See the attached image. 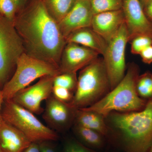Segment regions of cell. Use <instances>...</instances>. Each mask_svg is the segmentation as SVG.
<instances>
[{
  "instance_id": "obj_1",
  "label": "cell",
  "mask_w": 152,
  "mask_h": 152,
  "mask_svg": "<svg viewBox=\"0 0 152 152\" xmlns=\"http://www.w3.org/2000/svg\"><path fill=\"white\" fill-rule=\"evenodd\" d=\"M13 23L26 54L59 69L66 42L43 0L34 3L24 12L16 15Z\"/></svg>"
},
{
  "instance_id": "obj_2",
  "label": "cell",
  "mask_w": 152,
  "mask_h": 152,
  "mask_svg": "<svg viewBox=\"0 0 152 152\" xmlns=\"http://www.w3.org/2000/svg\"><path fill=\"white\" fill-rule=\"evenodd\" d=\"M111 114L113 143L123 152H148L152 147V98L137 111Z\"/></svg>"
},
{
  "instance_id": "obj_3",
  "label": "cell",
  "mask_w": 152,
  "mask_h": 152,
  "mask_svg": "<svg viewBox=\"0 0 152 152\" xmlns=\"http://www.w3.org/2000/svg\"><path fill=\"white\" fill-rule=\"evenodd\" d=\"M140 68L132 63L128 67L124 77L116 86L96 102L82 108L107 116L112 112H132L142 110L146 100L140 97L136 89V83L140 75Z\"/></svg>"
},
{
  "instance_id": "obj_4",
  "label": "cell",
  "mask_w": 152,
  "mask_h": 152,
  "mask_svg": "<svg viewBox=\"0 0 152 152\" xmlns=\"http://www.w3.org/2000/svg\"><path fill=\"white\" fill-rule=\"evenodd\" d=\"M110 91V85L103 58H98L82 69L75 95L69 103L75 110L92 105Z\"/></svg>"
},
{
  "instance_id": "obj_5",
  "label": "cell",
  "mask_w": 152,
  "mask_h": 152,
  "mask_svg": "<svg viewBox=\"0 0 152 152\" xmlns=\"http://www.w3.org/2000/svg\"><path fill=\"white\" fill-rule=\"evenodd\" d=\"M1 115L3 119L21 132L31 142L57 140L56 132L45 126L34 114L12 100H5Z\"/></svg>"
},
{
  "instance_id": "obj_6",
  "label": "cell",
  "mask_w": 152,
  "mask_h": 152,
  "mask_svg": "<svg viewBox=\"0 0 152 152\" xmlns=\"http://www.w3.org/2000/svg\"><path fill=\"white\" fill-rule=\"evenodd\" d=\"M61 74L58 68L23 53L18 59L13 75L1 89L4 100L12 99L19 91L37 79Z\"/></svg>"
},
{
  "instance_id": "obj_7",
  "label": "cell",
  "mask_w": 152,
  "mask_h": 152,
  "mask_svg": "<svg viewBox=\"0 0 152 152\" xmlns=\"http://www.w3.org/2000/svg\"><path fill=\"white\" fill-rule=\"evenodd\" d=\"M24 53L21 39L13 22L0 14V88L2 89L13 75L18 59Z\"/></svg>"
},
{
  "instance_id": "obj_8",
  "label": "cell",
  "mask_w": 152,
  "mask_h": 152,
  "mask_svg": "<svg viewBox=\"0 0 152 152\" xmlns=\"http://www.w3.org/2000/svg\"><path fill=\"white\" fill-rule=\"evenodd\" d=\"M128 42V31L124 22L115 35L108 43L103 56L111 90L119 83L126 74L125 53Z\"/></svg>"
},
{
  "instance_id": "obj_9",
  "label": "cell",
  "mask_w": 152,
  "mask_h": 152,
  "mask_svg": "<svg viewBox=\"0 0 152 152\" xmlns=\"http://www.w3.org/2000/svg\"><path fill=\"white\" fill-rule=\"evenodd\" d=\"M55 77H42L34 85L19 91L11 100L33 113H42L44 110L41 106L42 102L52 95Z\"/></svg>"
},
{
  "instance_id": "obj_10",
  "label": "cell",
  "mask_w": 152,
  "mask_h": 152,
  "mask_svg": "<svg viewBox=\"0 0 152 152\" xmlns=\"http://www.w3.org/2000/svg\"><path fill=\"white\" fill-rule=\"evenodd\" d=\"M122 9L124 15L129 42L140 36L152 39V23L146 16L140 0H123Z\"/></svg>"
},
{
  "instance_id": "obj_11",
  "label": "cell",
  "mask_w": 152,
  "mask_h": 152,
  "mask_svg": "<svg viewBox=\"0 0 152 152\" xmlns=\"http://www.w3.org/2000/svg\"><path fill=\"white\" fill-rule=\"evenodd\" d=\"M99 54L92 49L74 43H68L63 50L59 64L61 74L77 72L99 58Z\"/></svg>"
},
{
  "instance_id": "obj_12",
  "label": "cell",
  "mask_w": 152,
  "mask_h": 152,
  "mask_svg": "<svg viewBox=\"0 0 152 152\" xmlns=\"http://www.w3.org/2000/svg\"><path fill=\"white\" fill-rule=\"evenodd\" d=\"M94 14L90 0H76L71 10L58 23L66 38L75 31L91 27Z\"/></svg>"
},
{
  "instance_id": "obj_13",
  "label": "cell",
  "mask_w": 152,
  "mask_h": 152,
  "mask_svg": "<svg viewBox=\"0 0 152 152\" xmlns=\"http://www.w3.org/2000/svg\"><path fill=\"white\" fill-rule=\"evenodd\" d=\"M45 108L43 112L44 119L53 129L61 131L69 124L74 116L75 110L69 104L57 99L52 95L46 100Z\"/></svg>"
},
{
  "instance_id": "obj_14",
  "label": "cell",
  "mask_w": 152,
  "mask_h": 152,
  "mask_svg": "<svg viewBox=\"0 0 152 152\" xmlns=\"http://www.w3.org/2000/svg\"><path fill=\"white\" fill-rule=\"evenodd\" d=\"M124 22L122 9L107 11L94 15L91 27L108 43Z\"/></svg>"
},
{
  "instance_id": "obj_15",
  "label": "cell",
  "mask_w": 152,
  "mask_h": 152,
  "mask_svg": "<svg viewBox=\"0 0 152 152\" xmlns=\"http://www.w3.org/2000/svg\"><path fill=\"white\" fill-rule=\"evenodd\" d=\"M16 128L0 118V147L3 152H23L31 143Z\"/></svg>"
},
{
  "instance_id": "obj_16",
  "label": "cell",
  "mask_w": 152,
  "mask_h": 152,
  "mask_svg": "<svg viewBox=\"0 0 152 152\" xmlns=\"http://www.w3.org/2000/svg\"><path fill=\"white\" fill-rule=\"evenodd\" d=\"M66 43H74L89 48L103 56L108 43L91 27L83 28L71 33L66 38Z\"/></svg>"
},
{
  "instance_id": "obj_17",
  "label": "cell",
  "mask_w": 152,
  "mask_h": 152,
  "mask_svg": "<svg viewBox=\"0 0 152 152\" xmlns=\"http://www.w3.org/2000/svg\"><path fill=\"white\" fill-rule=\"evenodd\" d=\"M77 124L94 130L102 135H106L108 130L102 115L90 111L80 109L77 110L75 113Z\"/></svg>"
},
{
  "instance_id": "obj_18",
  "label": "cell",
  "mask_w": 152,
  "mask_h": 152,
  "mask_svg": "<svg viewBox=\"0 0 152 152\" xmlns=\"http://www.w3.org/2000/svg\"><path fill=\"white\" fill-rule=\"evenodd\" d=\"M76 0H43L49 13L58 23L73 7Z\"/></svg>"
},
{
  "instance_id": "obj_19",
  "label": "cell",
  "mask_w": 152,
  "mask_h": 152,
  "mask_svg": "<svg viewBox=\"0 0 152 152\" xmlns=\"http://www.w3.org/2000/svg\"><path fill=\"white\" fill-rule=\"evenodd\" d=\"M75 132L79 138L88 147L99 149L103 146V136L98 132L77 124L76 125Z\"/></svg>"
},
{
  "instance_id": "obj_20",
  "label": "cell",
  "mask_w": 152,
  "mask_h": 152,
  "mask_svg": "<svg viewBox=\"0 0 152 152\" xmlns=\"http://www.w3.org/2000/svg\"><path fill=\"white\" fill-rule=\"evenodd\" d=\"M136 89L140 97L148 100L152 98V73L149 71L140 75L136 83Z\"/></svg>"
},
{
  "instance_id": "obj_21",
  "label": "cell",
  "mask_w": 152,
  "mask_h": 152,
  "mask_svg": "<svg viewBox=\"0 0 152 152\" xmlns=\"http://www.w3.org/2000/svg\"><path fill=\"white\" fill-rule=\"evenodd\" d=\"M94 15L122 8L123 0H90Z\"/></svg>"
},
{
  "instance_id": "obj_22",
  "label": "cell",
  "mask_w": 152,
  "mask_h": 152,
  "mask_svg": "<svg viewBox=\"0 0 152 152\" xmlns=\"http://www.w3.org/2000/svg\"><path fill=\"white\" fill-rule=\"evenodd\" d=\"M74 73L61 74L55 77L54 86L65 88L72 92L75 91L77 84V78Z\"/></svg>"
},
{
  "instance_id": "obj_23",
  "label": "cell",
  "mask_w": 152,
  "mask_h": 152,
  "mask_svg": "<svg viewBox=\"0 0 152 152\" xmlns=\"http://www.w3.org/2000/svg\"><path fill=\"white\" fill-rule=\"evenodd\" d=\"M131 53L134 55H140L143 50L152 45V39L145 36L136 37L130 42Z\"/></svg>"
},
{
  "instance_id": "obj_24",
  "label": "cell",
  "mask_w": 152,
  "mask_h": 152,
  "mask_svg": "<svg viewBox=\"0 0 152 152\" xmlns=\"http://www.w3.org/2000/svg\"><path fill=\"white\" fill-rule=\"evenodd\" d=\"M17 6L13 0H0V14L13 22L17 11Z\"/></svg>"
},
{
  "instance_id": "obj_25",
  "label": "cell",
  "mask_w": 152,
  "mask_h": 152,
  "mask_svg": "<svg viewBox=\"0 0 152 152\" xmlns=\"http://www.w3.org/2000/svg\"><path fill=\"white\" fill-rule=\"evenodd\" d=\"M52 95L57 99L69 104L72 102L74 95L70 91L62 87L54 86Z\"/></svg>"
},
{
  "instance_id": "obj_26",
  "label": "cell",
  "mask_w": 152,
  "mask_h": 152,
  "mask_svg": "<svg viewBox=\"0 0 152 152\" xmlns=\"http://www.w3.org/2000/svg\"><path fill=\"white\" fill-rule=\"evenodd\" d=\"M65 152H97L75 141L68 142L65 148Z\"/></svg>"
},
{
  "instance_id": "obj_27",
  "label": "cell",
  "mask_w": 152,
  "mask_h": 152,
  "mask_svg": "<svg viewBox=\"0 0 152 152\" xmlns=\"http://www.w3.org/2000/svg\"><path fill=\"white\" fill-rule=\"evenodd\" d=\"M142 61L145 64H150L152 63V45L144 49L140 54Z\"/></svg>"
},
{
  "instance_id": "obj_28",
  "label": "cell",
  "mask_w": 152,
  "mask_h": 152,
  "mask_svg": "<svg viewBox=\"0 0 152 152\" xmlns=\"http://www.w3.org/2000/svg\"><path fill=\"white\" fill-rule=\"evenodd\" d=\"M51 141H44L38 143L40 152H56L50 143Z\"/></svg>"
},
{
  "instance_id": "obj_29",
  "label": "cell",
  "mask_w": 152,
  "mask_h": 152,
  "mask_svg": "<svg viewBox=\"0 0 152 152\" xmlns=\"http://www.w3.org/2000/svg\"><path fill=\"white\" fill-rule=\"evenodd\" d=\"M143 8L146 16L152 23V0H148Z\"/></svg>"
},
{
  "instance_id": "obj_30",
  "label": "cell",
  "mask_w": 152,
  "mask_h": 152,
  "mask_svg": "<svg viewBox=\"0 0 152 152\" xmlns=\"http://www.w3.org/2000/svg\"><path fill=\"white\" fill-rule=\"evenodd\" d=\"M23 152H40L39 145L37 143L32 142Z\"/></svg>"
},
{
  "instance_id": "obj_31",
  "label": "cell",
  "mask_w": 152,
  "mask_h": 152,
  "mask_svg": "<svg viewBox=\"0 0 152 152\" xmlns=\"http://www.w3.org/2000/svg\"><path fill=\"white\" fill-rule=\"evenodd\" d=\"M17 6L18 10L26 2V0H13Z\"/></svg>"
},
{
  "instance_id": "obj_32",
  "label": "cell",
  "mask_w": 152,
  "mask_h": 152,
  "mask_svg": "<svg viewBox=\"0 0 152 152\" xmlns=\"http://www.w3.org/2000/svg\"><path fill=\"white\" fill-rule=\"evenodd\" d=\"M4 101V97H3L1 89H0V118H1V112L2 108Z\"/></svg>"
},
{
  "instance_id": "obj_33",
  "label": "cell",
  "mask_w": 152,
  "mask_h": 152,
  "mask_svg": "<svg viewBox=\"0 0 152 152\" xmlns=\"http://www.w3.org/2000/svg\"><path fill=\"white\" fill-rule=\"evenodd\" d=\"M140 1L142 6V7H143L144 6L145 4L148 1V0H140Z\"/></svg>"
},
{
  "instance_id": "obj_34",
  "label": "cell",
  "mask_w": 152,
  "mask_h": 152,
  "mask_svg": "<svg viewBox=\"0 0 152 152\" xmlns=\"http://www.w3.org/2000/svg\"><path fill=\"white\" fill-rule=\"evenodd\" d=\"M148 152H152V147L151 148V149L149 150L148 151Z\"/></svg>"
},
{
  "instance_id": "obj_35",
  "label": "cell",
  "mask_w": 152,
  "mask_h": 152,
  "mask_svg": "<svg viewBox=\"0 0 152 152\" xmlns=\"http://www.w3.org/2000/svg\"><path fill=\"white\" fill-rule=\"evenodd\" d=\"M0 152H3L2 151L1 149V147H0Z\"/></svg>"
}]
</instances>
